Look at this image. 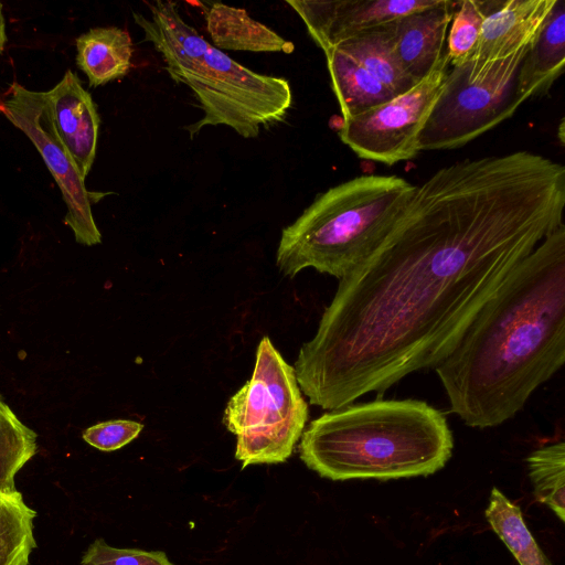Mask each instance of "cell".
<instances>
[{
  "mask_svg": "<svg viewBox=\"0 0 565 565\" xmlns=\"http://www.w3.org/2000/svg\"><path fill=\"white\" fill-rule=\"evenodd\" d=\"M565 167L519 150L430 175L383 243L340 279L295 362L332 411L436 367L513 269L564 225Z\"/></svg>",
  "mask_w": 565,
  "mask_h": 565,
  "instance_id": "cell-1",
  "label": "cell"
},
{
  "mask_svg": "<svg viewBox=\"0 0 565 565\" xmlns=\"http://www.w3.org/2000/svg\"><path fill=\"white\" fill-rule=\"evenodd\" d=\"M565 362V225L545 237L435 367L468 426L514 417Z\"/></svg>",
  "mask_w": 565,
  "mask_h": 565,
  "instance_id": "cell-2",
  "label": "cell"
},
{
  "mask_svg": "<svg viewBox=\"0 0 565 565\" xmlns=\"http://www.w3.org/2000/svg\"><path fill=\"white\" fill-rule=\"evenodd\" d=\"M454 449L445 415L419 399H376L332 409L301 435L306 466L331 480L429 476Z\"/></svg>",
  "mask_w": 565,
  "mask_h": 565,
  "instance_id": "cell-3",
  "label": "cell"
},
{
  "mask_svg": "<svg viewBox=\"0 0 565 565\" xmlns=\"http://www.w3.org/2000/svg\"><path fill=\"white\" fill-rule=\"evenodd\" d=\"M149 14L132 11L135 23L164 62L175 83L186 85L203 117L184 127L193 138L206 126H227L244 138L285 121L292 105L286 78L256 73L207 42L188 24L173 1L146 2Z\"/></svg>",
  "mask_w": 565,
  "mask_h": 565,
  "instance_id": "cell-4",
  "label": "cell"
},
{
  "mask_svg": "<svg viewBox=\"0 0 565 565\" xmlns=\"http://www.w3.org/2000/svg\"><path fill=\"white\" fill-rule=\"evenodd\" d=\"M416 186L398 175L362 174L318 194L282 230L279 271L294 277L311 267L340 280L383 243Z\"/></svg>",
  "mask_w": 565,
  "mask_h": 565,
  "instance_id": "cell-5",
  "label": "cell"
},
{
  "mask_svg": "<svg viewBox=\"0 0 565 565\" xmlns=\"http://www.w3.org/2000/svg\"><path fill=\"white\" fill-rule=\"evenodd\" d=\"M308 404L289 365L268 337L256 351L254 372L227 402L223 424L236 435L235 458L249 465L285 462L301 437Z\"/></svg>",
  "mask_w": 565,
  "mask_h": 565,
  "instance_id": "cell-6",
  "label": "cell"
},
{
  "mask_svg": "<svg viewBox=\"0 0 565 565\" xmlns=\"http://www.w3.org/2000/svg\"><path fill=\"white\" fill-rule=\"evenodd\" d=\"M530 45L481 67L450 65L443 89L418 137V149L452 150L512 117L524 100L518 73Z\"/></svg>",
  "mask_w": 565,
  "mask_h": 565,
  "instance_id": "cell-7",
  "label": "cell"
},
{
  "mask_svg": "<svg viewBox=\"0 0 565 565\" xmlns=\"http://www.w3.org/2000/svg\"><path fill=\"white\" fill-rule=\"evenodd\" d=\"M450 68L444 56L434 70L407 92L342 119L340 140L359 158L393 166L419 153L418 137Z\"/></svg>",
  "mask_w": 565,
  "mask_h": 565,
  "instance_id": "cell-8",
  "label": "cell"
},
{
  "mask_svg": "<svg viewBox=\"0 0 565 565\" xmlns=\"http://www.w3.org/2000/svg\"><path fill=\"white\" fill-rule=\"evenodd\" d=\"M0 110L41 153L66 203L65 223L74 232L76 242L87 246L99 244L102 235L92 213V193L56 135L44 92L30 90L14 82Z\"/></svg>",
  "mask_w": 565,
  "mask_h": 565,
  "instance_id": "cell-9",
  "label": "cell"
},
{
  "mask_svg": "<svg viewBox=\"0 0 565 565\" xmlns=\"http://www.w3.org/2000/svg\"><path fill=\"white\" fill-rule=\"evenodd\" d=\"M438 0H287L323 51L365 30L435 6Z\"/></svg>",
  "mask_w": 565,
  "mask_h": 565,
  "instance_id": "cell-10",
  "label": "cell"
},
{
  "mask_svg": "<svg viewBox=\"0 0 565 565\" xmlns=\"http://www.w3.org/2000/svg\"><path fill=\"white\" fill-rule=\"evenodd\" d=\"M44 99L57 137L85 180L96 156L100 124L90 94L75 73L66 71L57 85L44 92Z\"/></svg>",
  "mask_w": 565,
  "mask_h": 565,
  "instance_id": "cell-11",
  "label": "cell"
},
{
  "mask_svg": "<svg viewBox=\"0 0 565 565\" xmlns=\"http://www.w3.org/2000/svg\"><path fill=\"white\" fill-rule=\"evenodd\" d=\"M557 0H497L467 58L475 67L504 60L531 45Z\"/></svg>",
  "mask_w": 565,
  "mask_h": 565,
  "instance_id": "cell-12",
  "label": "cell"
},
{
  "mask_svg": "<svg viewBox=\"0 0 565 565\" xmlns=\"http://www.w3.org/2000/svg\"><path fill=\"white\" fill-rule=\"evenodd\" d=\"M458 1L438 0L424 10L387 23L395 55L406 75L417 84L444 56L447 31Z\"/></svg>",
  "mask_w": 565,
  "mask_h": 565,
  "instance_id": "cell-13",
  "label": "cell"
},
{
  "mask_svg": "<svg viewBox=\"0 0 565 565\" xmlns=\"http://www.w3.org/2000/svg\"><path fill=\"white\" fill-rule=\"evenodd\" d=\"M565 64V0H557L518 73V94L525 102L548 94Z\"/></svg>",
  "mask_w": 565,
  "mask_h": 565,
  "instance_id": "cell-14",
  "label": "cell"
},
{
  "mask_svg": "<svg viewBox=\"0 0 565 565\" xmlns=\"http://www.w3.org/2000/svg\"><path fill=\"white\" fill-rule=\"evenodd\" d=\"M206 21L207 32L218 50L249 52H281L290 54L292 42L285 40L270 28L250 18L244 9L221 2L200 3Z\"/></svg>",
  "mask_w": 565,
  "mask_h": 565,
  "instance_id": "cell-15",
  "label": "cell"
},
{
  "mask_svg": "<svg viewBox=\"0 0 565 565\" xmlns=\"http://www.w3.org/2000/svg\"><path fill=\"white\" fill-rule=\"evenodd\" d=\"M76 63L97 87L124 77L134 52L129 33L117 26L94 28L76 39Z\"/></svg>",
  "mask_w": 565,
  "mask_h": 565,
  "instance_id": "cell-16",
  "label": "cell"
},
{
  "mask_svg": "<svg viewBox=\"0 0 565 565\" xmlns=\"http://www.w3.org/2000/svg\"><path fill=\"white\" fill-rule=\"evenodd\" d=\"M342 119L353 117L396 96L360 63L337 47L323 51Z\"/></svg>",
  "mask_w": 565,
  "mask_h": 565,
  "instance_id": "cell-17",
  "label": "cell"
},
{
  "mask_svg": "<svg viewBox=\"0 0 565 565\" xmlns=\"http://www.w3.org/2000/svg\"><path fill=\"white\" fill-rule=\"evenodd\" d=\"M330 47H337L354 58L396 95L416 85L403 71L395 55L387 23L365 30Z\"/></svg>",
  "mask_w": 565,
  "mask_h": 565,
  "instance_id": "cell-18",
  "label": "cell"
},
{
  "mask_svg": "<svg viewBox=\"0 0 565 565\" xmlns=\"http://www.w3.org/2000/svg\"><path fill=\"white\" fill-rule=\"evenodd\" d=\"M486 518L520 565H552L527 529L519 505L492 488Z\"/></svg>",
  "mask_w": 565,
  "mask_h": 565,
  "instance_id": "cell-19",
  "label": "cell"
},
{
  "mask_svg": "<svg viewBox=\"0 0 565 565\" xmlns=\"http://www.w3.org/2000/svg\"><path fill=\"white\" fill-rule=\"evenodd\" d=\"M36 512L15 490L0 492V565H29L36 547L33 521Z\"/></svg>",
  "mask_w": 565,
  "mask_h": 565,
  "instance_id": "cell-20",
  "label": "cell"
},
{
  "mask_svg": "<svg viewBox=\"0 0 565 565\" xmlns=\"http://www.w3.org/2000/svg\"><path fill=\"white\" fill-rule=\"evenodd\" d=\"M536 500L565 521V443L534 450L526 459Z\"/></svg>",
  "mask_w": 565,
  "mask_h": 565,
  "instance_id": "cell-21",
  "label": "cell"
},
{
  "mask_svg": "<svg viewBox=\"0 0 565 565\" xmlns=\"http://www.w3.org/2000/svg\"><path fill=\"white\" fill-rule=\"evenodd\" d=\"M36 433L25 426L0 396V492L15 491L14 477L35 455Z\"/></svg>",
  "mask_w": 565,
  "mask_h": 565,
  "instance_id": "cell-22",
  "label": "cell"
},
{
  "mask_svg": "<svg viewBox=\"0 0 565 565\" xmlns=\"http://www.w3.org/2000/svg\"><path fill=\"white\" fill-rule=\"evenodd\" d=\"M497 0H461L452 15L446 54L450 65L466 61L475 50L484 18Z\"/></svg>",
  "mask_w": 565,
  "mask_h": 565,
  "instance_id": "cell-23",
  "label": "cell"
},
{
  "mask_svg": "<svg viewBox=\"0 0 565 565\" xmlns=\"http://www.w3.org/2000/svg\"><path fill=\"white\" fill-rule=\"evenodd\" d=\"M82 565H173L166 553L140 548H120L96 539L83 554Z\"/></svg>",
  "mask_w": 565,
  "mask_h": 565,
  "instance_id": "cell-24",
  "label": "cell"
},
{
  "mask_svg": "<svg viewBox=\"0 0 565 565\" xmlns=\"http://www.w3.org/2000/svg\"><path fill=\"white\" fill-rule=\"evenodd\" d=\"M142 429L143 425L138 422L114 419L86 428L83 439L99 450L114 451L137 438Z\"/></svg>",
  "mask_w": 565,
  "mask_h": 565,
  "instance_id": "cell-25",
  "label": "cell"
},
{
  "mask_svg": "<svg viewBox=\"0 0 565 565\" xmlns=\"http://www.w3.org/2000/svg\"><path fill=\"white\" fill-rule=\"evenodd\" d=\"M6 41H7V35H6V29H4V19H3V14H2V4L0 2V52L2 51Z\"/></svg>",
  "mask_w": 565,
  "mask_h": 565,
  "instance_id": "cell-26",
  "label": "cell"
}]
</instances>
